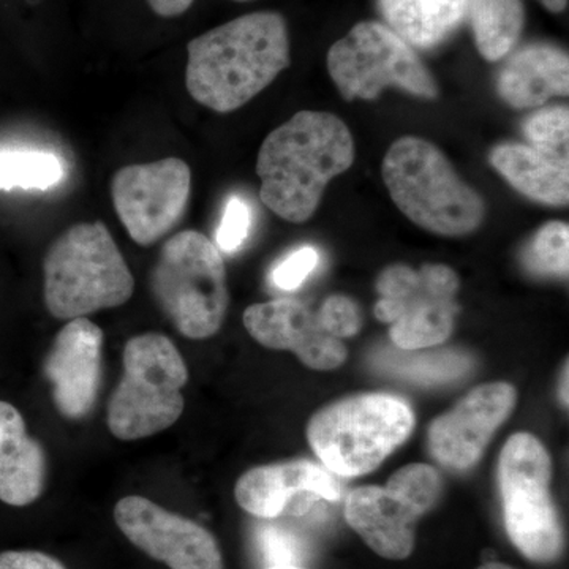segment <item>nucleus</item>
I'll return each mask as SVG.
<instances>
[{"instance_id":"1","label":"nucleus","mask_w":569,"mask_h":569,"mask_svg":"<svg viewBox=\"0 0 569 569\" xmlns=\"http://www.w3.org/2000/svg\"><path fill=\"white\" fill-rule=\"evenodd\" d=\"M186 86L217 112L244 107L290 67L287 22L274 11L244 14L189 41Z\"/></svg>"},{"instance_id":"2","label":"nucleus","mask_w":569,"mask_h":569,"mask_svg":"<svg viewBox=\"0 0 569 569\" xmlns=\"http://www.w3.org/2000/svg\"><path fill=\"white\" fill-rule=\"evenodd\" d=\"M355 162L353 134L326 111H299L266 137L257 159L261 201L280 219L305 223L326 186Z\"/></svg>"},{"instance_id":"3","label":"nucleus","mask_w":569,"mask_h":569,"mask_svg":"<svg viewBox=\"0 0 569 569\" xmlns=\"http://www.w3.org/2000/svg\"><path fill=\"white\" fill-rule=\"evenodd\" d=\"M381 174L397 208L422 230L458 238L485 223L488 209L481 194L425 138L402 137L392 142Z\"/></svg>"},{"instance_id":"4","label":"nucleus","mask_w":569,"mask_h":569,"mask_svg":"<svg viewBox=\"0 0 569 569\" xmlns=\"http://www.w3.org/2000/svg\"><path fill=\"white\" fill-rule=\"evenodd\" d=\"M44 305L74 320L130 301L134 279L103 222L78 223L59 236L43 261Z\"/></svg>"},{"instance_id":"5","label":"nucleus","mask_w":569,"mask_h":569,"mask_svg":"<svg viewBox=\"0 0 569 569\" xmlns=\"http://www.w3.org/2000/svg\"><path fill=\"white\" fill-rule=\"evenodd\" d=\"M413 429L415 415L406 400L358 395L318 410L307 426V440L331 473L355 478L380 467Z\"/></svg>"},{"instance_id":"6","label":"nucleus","mask_w":569,"mask_h":569,"mask_svg":"<svg viewBox=\"0 0 569 569\" xmlns=\"http://www.w3.org/2000/svg\"><path fill=\"white\" fill-rule=\"evenodd\" d=\"M157 305L187 339L216 336L227 317V269L222 253L200 231L171 236L151 272Z\"/></svg>"},{"instance_id":"7","label":"nucleus","mask_w":569,"mask_h":569,"mask_svg":"<svg viewBox=\"0 0 569 569\" xmlns=\"http://www.w3.org/2000/svg\"><path fill=\"white\" fill-rule=\"evenodd\" d=\"M186 361L167 336H134L123 350V376L108 403V427L123 441L167 430L181 418Z\"/></svg>"},{"instance_id":"8","label":"nucleus","mask_w":569,"mask_h":569,"mask_svg":"<svg viewBox=\"0 0 569 569\" xmlns=\"http://www.w3.org/2000/svg\"><path fill=\"white\" fill-rule=\"evenodd\" d=\"M552 460L531 433H515L498 460V486L503 501L505 527L531 561L550 563L563 552V529L550 497Z\"/></svg>"},{"instance_id":"9","label":"nucleus","mask_w":569,"mask_h":569,"mask_svg":"<svg viewBox=\"0 0 569 569\" xmlns=\"http://www.w3.org/2000/svg\"><path fill=\"white\" fill-rule=\"evenodd\" d=\"M328 70L343 99L376 100L385 89H402L433 100L438 84L413 48L376 21L358 22L328 52Z\"/></svg>"},{"instance_id":"10","label":"nucleus","mask_w":569,"mask_h":569,"mask_svg":"<svg viewBox=\"0 0 569 569\" xmlns=\"http://www.w3.org/2000/svg\"><path fill=\"white\" fill-rule=\"evenodd\" d=\"M376 317L391 325L389 337L399 350H426L447 342L459 307V276L447 264L389 266L377 279Z\"/></svg>"},{"instance_id":"11","label":"nucleus","mask_w":569,"mask_h":569,"mask_svg":"<svg viewBox=\"0 0 569 569\" xmlns=\"http://www.w3.org/2000/svg\"><path fill=\"white\" fill-rule=\"evenodd\" d=\"M192 192V171L181 159L123 167L111 182L112 204L138 246L159 242L181 222Z\"/></svg>"},{"instance_id":"12","label":"nucleus","mask_w":569,"mask_h":569,"mask_svg":"<svg viewBox=\"0 0 569 569\" xmlns=\"http://www.w3.org/2000/svg\"><path fill=\"white\" fill-rule=\"evenodd\" d=\"M114 520L132 545L171 569H224L211 531L192 519L168 511L149 498H122Z\"/></svg>"},{"instance_id":"13","label":"nucleus","mask_w":569,"mask_h":569,"mask_svg":"<svg viewBox=\"0 0 569 569\" xmlns=\"http://www.w3.org/2000/svg\"><path fill=\"white\" fill-rule=\"evenodd\" d=\"M516 399V389L503 381L471 389L458 406L430 425L432 458L459 473L477 466L498 427L515 410Z\"/></svg>"},{"instance_id":"14","label":"nucleus","mask_w":569,"mask_h":569,"mask_svg":"<svg viewBox=\"0 0 569 569\" xmlns=\"http://www.w3.org/2000/svg\"><path fill=\"white\" fill-rule=\"evenodd\" d=\"M342 486L328 468L312 460L269 463L246 471L236 482L239 507L263 520L302 518L320 501H337Z\"/></svg>"},{"instance_id":"15","label":"nucleus","mask_w":569,"mask_h":569,"mask_svg":"<svg viewBox=\"0 0 569 569\" xmlns=\"http://www.w3.org/2000/svg\"><path fill=\"white\" fill-rule=\"evenodd\" d=\"M102 329L86 317L63 326L43 365L63 418L77 421L91 413L102 383Z\"/></svg>"},{"instance_id":"16","label":"nucleus","mask_w":569,"mask_h":569,"mask_svg":"<svg viewBox=\"0 0 569 569\" xmlns=\"http://www.w3.org/2000/svg\"><path fill=\"white\" fill-rule=\"evenodd\" d=\"M247 332L260 346L293 351L302 365L313 370H335L347 361L342 340L329 335L318 313L301 301L276 299L247 307L242 317Z\"/></svg>"},{"instance_id":"17","label":"nucleus","mask_w":569,"mask_h":569,"mask_svg":"<svg viewBox=\"0 0 569 569\" xmlns=\"http://www.w3.org/2000/svg\"><path fill=\"white\" fill-rule=\"evenodd\" d=\"M348 526L378 556L403 560L415 548V527L419 516L387 488L362 486L348 493Z\"/></svg>"},{"instance_id":"18","label":"nucleus","mask_w":569,"mask_h":569,"mask_svg":"<svg viewBox=\"0 0 569 569\" xmlns=\"http://www.w3.org/2000/svg\"><path fill=\"white\" fill-rule=\"evenodd\" d=\"M497 91L516 110H531L553 97H568V52L549 43L520 48L501 67Z\"/></svg>"},{"instance_id":"19","label":"nucleus","mask_w":569,"mask_h":569,"mask_svg":"<svg viewBox=\"0 0 569 569\" xmlns=\"http://www.w3.org/2000/svg\"><path fill=\"white\" fill-rule=\"evenodd\" d=\"M47 479V455L28 433L24 418L0 400V500L28 507L41 496Z\"/></svg>"},{"instance_id":"20","label":"nucleus","mask_w":569,"mask_h":569,"mask_svg":"<svg viewBox=\"0 0 569 569\" xmlns=\"http://www.w3.org/2000/svg\"><path fill=\"white\" fill-rule=\"evenodd\" d=\"M490 164L531 201L567 206L569 200L568 156L519 142H503L490 151Z\"/></svg>"},{"instance_id":"21","label":"nucleus","mask_w":569,"mask_h":569,"mask_svg":"<svg viewBox=\"0 0 569 569\" xmlns=\"http://www.w3.org/2000/svg\"><path fill=\"white\" fill-rule=\"evenodd\" d=\"M388 28L411 48L433 50L467 18V0H378Z\"/></svg>"},{"instance_id":"22","label":"nucleus","mask_w":569,"mask_h":569,"mask_svg":"<svg viewBox=\"0 0 569 569\" xmlns=\"http://www.w3.org/2000/svg\"><path fill=\"white\" fill-rule=\"evenodd\" d=\"M467 18L479 54L486 61L498 62L518 44L526 10L522 0H467Z\"/></svg>"},{"instance_id":"23","label":"nucleus","mask_w":569,"mask_h":569,"mask_svg":"<svg viewBox=\"0 0 569 569\" xmlns=\"http://www.w3.org/2000/svg\"><path fill=\"white\" fill-rule=\"evenodd\" d=\"M378 369L417 383L437 385L459 380L473 369V359L456 350L417 353V350H387L377 356Z\"/></svg>"},{"instance_id":"24","label":"nucleus","mask_w":569,"mask_h":569,"mask_svg":"<svg viewBox=\"0 0 569 569\" xmlns=\"http://www.w3.org/2000/svg\"><path fill=\"white\" fill-rule=\"evenodd\" d=\"M66 170L54 153L33 149L0 151V190H48L62 181Z\"/></svg>"},{"instance_id":"25","label":"nucleus","mask_w":569,"mask_h":569,"mask_svg":"<svg viewBox=\"0 0 569 569\" xmlns=\"http://www.w3.org/2000/svg\"><path fill=\"white\" fill-rule=\"evenodd\" d=\"M387 489L421 518L436 507L443 492V481L436 468L426 463H411L389 478Z\"/></svg>"},{"instance_id":"26","label":"nucleus","mask_w":569,"mask_h":569,"mask_svg":"<svg viewBox=\"0 0 569 569\" xmlns=\"http://www.w3.org/2000/svg\"><path fill=\"white\" fill-rule=\"evenodd\" d=\"M569 228L568 223L542 224L526 250V264L539 276H568Z\"/></svg>"},{"instance_id":"27","label":"nucleus","mask_w":569,"mask_h":569,"mask_svg":"<svg viewBox=\"0 0 569 569\" xmlns=\"http://www.w3.org/2000/svg\"><path fill=\"white\" fill-rule=\"evenodd\" d=\"M257 546L264 568L305 567L309 545L301 533L280 523H263L257 531Z\"/></svg>"},{"instance_id":"28","label":"nucleus","mask_w":569,"mask_h":569,"mask_svg":"<svg viewBox=\"0 0 569 569\" xmlns=\"http://www.w3.org/2000/svg\"><path fill=\"white\" fill-rule=\"evenodd\" d=\"M569 111L567 107L546 108L523 122L530 146L568 156Z\"/></svg>"},{"instance_id":"29","label":"nucleus","mask_w":569,"mask_h":569,"mask_svg":"<svg viewBox=\"0 0 569 569\" xmlns=\"http://www.w3.org/2000/svg\"><path fill=\"white\" fill-rule=\"evenodd\" d=\"M318 320L329 335L340 340L353 337L361 331V309L347 296H329L318 312Z\"/></svg>"},{"instance_id":"30","label":"nucleus","mask_w":569,"mask_h":569,"mask_svg":"<svg viewBox=\"0 0 569 569\" xmlns=\"http://www.w3.org/2000/svg\"><path fill=\"white\" fill-rule=\"evenodd\" d=\"M252 224L249 204L241 198L233 197L224 208L222 222L217 230V249L224 253H234L244 244Z\"/></svg>"},{"instance_id":"31","label":"nucleus","mask_w":569,"mask_h":569,"mask_svg":"<svg viewBox=\"0 0 569 569\" xmlns=\"http://www.w3.org/2000/svg\"><path fill=\"white\" fill-rule=\"evenodd\" d=\"M320 263V254L313 247L306 246L295 250L293 253L283 258L279 264L272 269L271 280L279 290L293 291L305 283L307 277L316 271Z\"/></svg>"},{"instance_id":"32","label":"nucleus","mask_w":569,"mask_h":569,"mask_svg":"<svg viewBox=\"0 0 569 569\" xmlns=\"http://www.w3.org/2000/svg\"><path fill=\"white\" fill-rule=\"evenodd\" d=\"M0 569H67L61 561L39 550H7L0 553Z\"/></svg>"},{"instance_id":"33","label":"nucleus","mask_w":569,"mask_h":569,"mask_svg":"<svg viewBox=\"0 0 569 569\" xmlns=\"http://www.w3.org/2000/svg\"><path fill=\"white\" fill-rule=\"evenodd\" d=\"M153 13L162 18H176L186 13L194 0H146Z\"/></svg>"},{"instance_id":"34","label":"nucleus","mask_w":569,"mask_h":569,"mask_svg":"<svg viewBox=\"0 0 569 569\" xmlns=\"http://www.w3.org/2000/svg\"><path fill=\"white\" fill-rule=\"evenodd\" d=\"M568 362L565 365L563 376H561L560 380V402L563 403V407H568Z\"/></svg>"},{"instance_id":"35","label":"nucleus","mask_w":569,"mask_h":569,"mask_svg":"<svg viewBox=\"0 0 569 569\" xmlns=\"http://www.w3.org/2000/svg\"><path fill=\"white\" fill-rule=\"evenodd\" d=\"M552 13H560L568 7V0H539Z\"/></svg>"},{"instance_id":"36","label":"nucleus","mask_w":569,"mask_h":569,"mask_svg":"<svg viewBox=\"0 0 569 569\" xmlns=\"http://www.w3.org/2000/svg\"><path fill=\"white\" fill-rule=\"evenodd\" d=\"M478 569H512L508 565L497 563V561H490V563L481 565Z\"/></svg>"},{"instance_id":"37","label":"nucleus","mask_w":569,"mask_h":569,"mask_svg":"<svg viewBox=\"0 0 569 569\" xmlns=\"http://www.w3.org/2000/svg\"><path fill=\"white\" fill-rule=\"evenodd\" d=\"M264 569H309V568H306V567H269V568H264Z\"/></svg>"},{"instance_id":"38","label":"nucleus","mask_w":569,"mask_h":569,"mask_svg":"<svg viewBox=\"0 0 569 569\" xmlns=\"http://www.w3.org/2000/svg\"><path fill=\"white\" fill-rule=\"evenodd\" d=\"M234 2H250V0H234Z\"/></svg>"}]
</instances>
